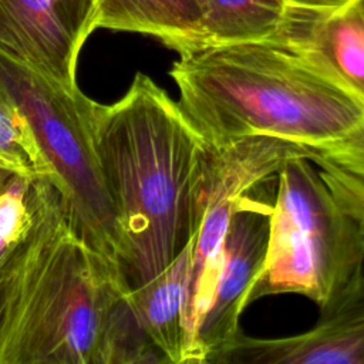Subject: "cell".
I'll use <instances>...</instances> for the list:
<instances>
[{
    "label": "cell",
    "mask_w": 364,
    "mask_h": 364,
    "mask_svg": "<svg viewBox=\"0 0 364 364\" xmlns=\"http://www.w3.org/2000/svg\"><path fill=\"white\" fill-rule=\"evenodd\" d=\"M90 128L117 215L122 272L135 289L196 236L209 146L178 102L142 73L114 104L91 100Z\"/></svg>",
    "instance_id": "obj_1"
},
{
    "label": "cell",
    "mask_w": 364,
    "mask_h": 364,
    "mask_svg": "<svg viewBox=\"0 0 364 364\" xmlns=\"http://www.w3.org/2000/svg\"><path fill=\"white\" fill-rule=\"evenodd\" d=\"M165 363L131 300L117 260L73 229L61 195L40 222L0 364Z\"/></svg>",
    "instance_id": "obj_2"
},
{
    "label": "cell",
    "mask_w": 364,
    "mask_h": 364,
    "mask_svg": "<svg viewBox=\"0 0 364 364\" xmlns=\"http://www.w3.org/2000/svg\"><path fill=\"white\" fill-rule=\"evenodd\" d=\"M169 75L178 105L209 148L253 135L314 148L364 118L360 101L273 41L186 51Z\"/></svg>",
    "instance_id": "obj_3"
},
{
    "label": "cell",
    "mask_w": 364,
    "mask_h": 364,
    "mask_svg": "<svg viewBox=\"0 0 364 364\" xmlns=\"http://www.w3.org/2000/svg\"><path fill=\"white\" fill-rule=\"evenodd\" d=\"M363 266V228L338 203L310 158L287 161L276 176L267 252L247 306L296 293L320 307Z\"/></svg>",
    "instance_id": "obj_4"
},
{
    "label": "cell",
    "mask_w": 364,
    "mask_h": 364,
    "mask_svg": "<svg viewBox=\"0 0 364 364\" xmlns=\"http://www.w3.org/2000/svg\"><path fill=\"white\" fill-rule=\"evenodd\" d=\"M0 94L28 119L58 178L61 202L75 233L121 264L117 215L91 138V100L80 88L67 90L1 51Z\"/></svg>",
    "instance_id": "obj_5"
},
{
    "label": "cell",
    "mask_w": 364,
    "mask_h": 364,
    "mask_svg": "<svg viewBox=\"0 0 364 364\" xmlns=\"http://www.w3.org/2000/svg\"><path fill=\"white\" fill-rule=\"evenodd\" d=\"M313 155L311 146L269 135L246 136L222 148H209L199 195L198 233L191 255L188 361L193 334L208 301L216 262L239 199L260 182L276 176L287 161L299 156L311 159Z\"/></svg>",
    "instance_id": "obj_6"
},
{
    "label": "cell",
    "mask_w": 364,
    "mask_h": 364,
    "mask_svg": "<svg viewBox=\"0 0 364 364\" xmlns=\"http://www.w3.org/2000/svg\"><path fill=\"white\" fill-rule=\"evenodd\" d=\"M257 186L239 199L230 218L188 364H212L240 331L239 318L269 243L273 200L259 198Z\"/></svg>",
    "instance_id": "obj_7"
},
{
    "label": "cell",
    "mask_w": 364,
    "mask_h": 364,
    "mask_svg": "<svg viewBox=\"0 0 364 364\" xmlns=\"http://www.w3.org/2000/svg\"><path fill=\"white\" fill-rule=\"evenodd\" d=\"M98 16L95 0H0V51L75 91L78 55Z\"/></svg>",
    "instance_id": "obj_8"
},
{
    "label": "cell",
    "mask_w": 364,
    "mask_h": 364,
    "mask_svg": "<svg viewBox=\"0 0 364 364\" xmlns=\"http://www.w3.org/2000/svg\"><path fill=\"white\" fill-rule=\"evenodd\" d=\"M212 364H364V269L320 306L307 331L257 338L240 330Z\"/></svg>",
    "instance_id": "obj_9"
},
{
    "label": "cell",
    "mask_w": 364,
    "mask_h": 364,
    "mask_svg": "<svg viewBox=\"0 0 364 364\" xmlns=\"http://www.w3.org/2000/svg\"><path fill=\"white\" fill-rule=\"evenodd\" d=\"M289 50L324 80L364 105V0L291 1L267 40Z\"/></svg>",
    "instance_id": "obj_10"
},
{
    "label": "cell",
    "mask_w": 364,
    "mask_h": 364,
    "mask_svg": "<svg viewBox=\"0 0 364 364\" xmlns=\"http://www.w3.org/2000/svg\"><path fill=\"white\" fill-rule=\"evenodd\" d=\"M195 237L159 274L131 289L132 304L146 334L169 364H188V290Z\"/></svg>",
    "instance_id": "obj_11"
},
{
    "label": "cell",
    "mask_w": 364,
    "mask_h": 364,
    "mask_svg": "<svg viewBox=\"0 0 364 364\" xmlns=\"http://www.w3.org/2000/svg\"><path fill=\"white\" fill-rule=\"evenodd\" d=\"M98 28L155 37L178 54L198 47L200 13L196 0H95Z\"/></svg>",
    "instance_id": "obj_12"
},
{
    "label": "cell",
    "mask_w": 364,
    "mask_h": 364,
    "mask_svg": "<svg viewBox=\"0 0 364 364\" xmlns=\"http://www.w3.org/2000/svg\"><path fill=\"white\" fill-rule=\"evenodd\" d=\"M200 24L198 48L270 40L290 0H196Z\"/></svg>",
    "instance_id": "obj_13"
},
{
    "label": "cell",
    "mask_w": 364,
    "mask_h": 364,
    "mask_svg": "<svg viewBox=\"0 0 364 364\" xmlns=\"http://www.w3.org/2000/svg\"><path fill=\"white\" fill-rule=\"evenodd\" d=\"M57 195L50 181L7 178L0 188V273L27 246Z\"/></svg>",
    "instance_id": "obj_14"
},
{
    "label": "cell",
    "mask_w": 364,
    "mask_h": 364,
    "mask_svg": "<svg viewBox=\"0 0 364 364\" xmlns=\"http://www.w3.org/2000/svg\"><path fill=\"white\" fill-rule=\"evenodd\" d=\"M0 169L27 179L50 181L58 191V178L40 148L21 109L0 94Z\"/></svg>",
    "instance_id": "obj_15"
},
{
    "label": "cell",
    "mask_w": 364,
    "mask_h": 364,
    "mask_svg": "<svg viewBox=\"0 0 364 364\" xmlns=\"http://www.w3.org/2000/svg\"><path fill=\"white\" fill-rule=\"evenodd\" d=\"M313 149L340 168L364 178V118L343 136Z\"/></svg>",
    "instance_id": "obj_16"
},
{
    "label": "cell",
    "mask_w": 364,
    "mask_h": 364,
    "mask_svg": "<svg viewBox=\"0 0 364 364\" xmlns=\"http://www.w3.org/2000/svg\"><path fill=\"white\" fill-rule=\"evenodd\" d=\"M36 232H37V229L34 230L27 246L0 273V344L7 331V327H9L14 306H16V299H17V294L20 290L21 277L24 273V267H26V263H27V259L30 255V249H31Z\"/></svg>",
    "instance_id": "obj_17"
},
{
    "label": "cell",
    "mask_w": 364,
    "mask_h": 364,
    "mask_svg": "<svg viewBox=\"0 0 364 364\" xmlns=\"http://www.w3.org/2000/svg\"><path fill=\"white\" fill-rule=\"evenodd\" d=\"M296 3H304V4H330V3H337L341 0H291Z\"/></svg>",
    "instance_id": "obj_18"
},
{
    "label": "cell",
    "mask_w": 364,
    "mask_h": 364,
    "mask_svg": "<svg viewBox=\"0 0 364 364\" xmlns=\"http://www.w3.org/2000/svg\"><path fill=\"white\" fill-rule=\"evenodd\" d=\"M10 175H13V173H10V172H7V171H1V169H0V188L4 185V182L7 181V178H9Z\"/></svg>",
    "instance_id": "obj_19"
}]
</instances>
